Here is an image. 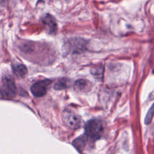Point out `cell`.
Listing matches in <instances>:
<instances>
[{
    "instance_id": "obj_7",
    "label": "cell",
    "mask_w": 154,
    "mask_h": 154,
    "mask_svg": "<svg viewBox=\"0 0 154 154\" xmlns=\"http://www.w3.org/2000/svg\"><path fill=\"white\" fill-rule=\"evenodd\" d=\"M12 70L14 74L17 77H24L27 73L26 67L22 64L16 63L12 66Z\"/></svg>"
},
{
    "instance_id": "obj_5",
    "label": "cell",
    "mask_w": 154,
    "mask_h": 154,
    "mask_svg": "<svg viewBox=\"0 0 154 154\" xmlns=\"http://www.w3.org/2000/svg\"><path fill=\"white\" fill-rule=\"evenodd\" d=\"M85 45V40L81 38H76L69 40L67 42L66 48L68 51H71L72 53H78L84 50Z\"/></svg>"
},
{
    "instance_id": "obj_1",
    "label": "cell",
    "mask_w": 154,
    "mask_h": 154,
    "mask_svg": "<svg viewBox=\"0 0 154 154\" xmlns=\"http://www.w3.org/2000/svg\"><path fill=\"white\" fill-rule=\"evenodd\" d=\"M61 119L64 125L71 129H78L82 125L81 117L69 109H65L63 111Z\"/></svg>"
},
{
    "instance_id": "obj_4",
    "label": "cell",
    "mask_w": 154,
    "mask_h": 154,
    "mask_svg": "<svg viewBox=\"0 0 154 154\" xmlns=\"http://www.w3.org/2000/svg\"><path fill=\"white\" fill-rule=\"evenodd\" d=\"M51 83V81L49 79L38 81L32 85L31 87V91L35 97H42L46 94L48 86Z\"/></svg>"
},
{
    "instance_id": "obj_10",
    "label": "cell",
    "mask_w": 154,
    "mask_h": 154,
    "mask_svg": "<svg viewBox=\"0 0 154 154\" xmlns=\"http://www.w3.org/2000/svg\"><path fill=\"white\" fill-rule=\"evenodd\" d=\"M87 85V82L84 79H78L77 80L74 84V87L77 91L83 90Z\"/></svg>"
},
{
    "instance_id": "obj_2",
    "label": "cell",
    "mask_w": 154,
    "mask_h": 154,
    "mask_svg": "<svg viewBox=\"0 0 154 154\" xmlns=\"http://www.w3.org/2000/svg\"><path fill=\"white\" fill-rule=\"evenodd\" d=\"M85 135L87 137L96 139L101 134L103 130V125L100 120L92 119L87 122L85 126Z\"/></svg>"
},
{
    "instance_id": "obj_8",
    "label": "cell",
    "mask_w": 154,
    "mask_h": 154,
    "mask_svg": "<svg viewBox=\"0 0 154 154\" xmlns=\"http://www.w3.org/2000/svg\"><path fill=\"white\" fill-rule=\"evenodd\" d=\"M87 136L85 134L79 136L73 141V145L78 150H82L86 145Z\"/></svg>"
},
{
    "instance_id": "obj_3",
    "label": "cell",
    "mask_w": 154,
    "mask_h": 154,
    "mask_svg": "<svg viewBox=\"0 0 154 154\" xmlns=\"http://www.w3.org/2000/svg\"><path fill=\"white\" fill-rule=\"evenodd\" d=\"M16 92V88L13 79L8 76H5L2 79V93L8 98L14 97Z\"/></svg>"
},
{
    "instance_id": "obj_11",
    "label": "cell",
    "mask_w": 154,
    "mask_h": 154,
    "mask_svg": "<svg viewBox=\"0 0 154 154\" xmlns=\"http://www.w3.org/2000/svg\"><path fill=\"white\" fill-rule=\"evenodd\" d=\"M153 105H152L151 108H150V109L149 110V111L147 112V114H146V116L145 117V119H144V123L146 125H148L149 124L152 120V118H153Z\"/></svg>"
},
{
    "instance_id": "obj_6",
    "label": "cell",
    "mask_w": 154,
    "mask_h": 154,
    "mask_svg": "<svg viewBox=\"0 0 154 154\" xmlns=\"http://www.w3.org/2000/svg\"><path fill=\"white\" fill-rule=\"evenodd\" d=\"M42 23L46 29L50 34H55L57 30V25L54 18L50 14H46L42 17Z\"/></svg>"
},
{
    "instance_id": "obj_12",
    "label": "cell",
    "mask_w": 154,
    "mask_h": 154,
    "mask_svg": "<svg viewBox=\"0 0 154 154\" xmlns=\"http://www.w3.org/2000/svg\"><path fill=\"white\" fill-rule=\"evenodd\" d=\"M0 1L1 2H4V1H5V0H0Z\"/></svg>"
},
{
    "instance_id": "obj_9",
    "label": "cell",
    "mask_w": 154,
    "mask_h": 154,
    "mask_svg": "<svg viewBox=\"0 0 154 154\" xmlns=\"http://www.w3.org/2000/svg\"><path fill=\"white\" fill-rule=\"evenodd\" d=\"M54 88L57 90H63L67 87V79L66 78H61L59 79L54 85Z\"/></svg>"
}]
</instances>
